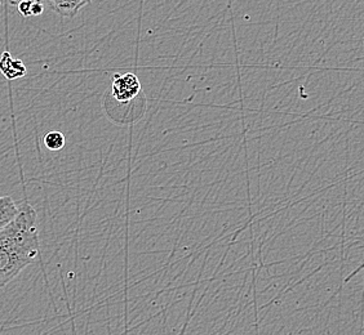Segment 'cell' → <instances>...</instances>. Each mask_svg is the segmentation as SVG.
<instances>
[{"instance_id":"9","label":"cell","mask_w":364,"mask_h":335,"mask_svg":"<svg viewBox=\"0 0 364 335\" xmlns=\"http://www.w3.org/2000/svg\"><path fill=\"white\" fill-rule=\"evenodd\" d=\"M12 6H17L18 3H21V1H30V3H33V1H36V0H8Z\"/></svg>"},{"instance_id":"1","label":"cell","mask_w":364,"mask_h":335,"mask_svg":"<svg viewBox=\"0 0 364 335\" xmlns=\"http://www.w3.org/2000/svg\"><path fill=\"white\" fill-rule=\"evenodd\" d=\"M41 241L36 209L25 203L11 224L0 230V289L31 265L39 256Z\"/></svg>"},{"instance_id":"5","label":"cell","mask_w":364,"mask_h":335,"mask_svg":"<svg viewBox=\"0 0 364 335\" xmlns=\"http://www.w3.org/2000/svg\"><path fill=\"white\" fill-rule=\"evenodd\" d=\"M20 213V205L12 196H0V230L11 224Z\"/></svg>"},{"instance_id":"10","label":"cell","mask_w":364,"mask_h":335,"mask_svg":"<svg viewBox=\"0 0 364 335\" xmlns=\"http://www.w3.org/2000/svg\"><path fill=\"white\" fill-rule=\"evenodd\" d=\"M39 1H42V3H47L48 0H39Z\"/></svg>"},{"instance_id":"3","label":"cell","mask_w":364,"mask_h":335,"mask_svg":"<svg viewBox=\"0 0 364 335\" xmlns=\"http://www.w3.org/2000/svg\"><path fill=\"white\" fill-rule=\"evenodd\" d=\"M91 1L92 0H48L47 3L55 13L65 18H73L79 13L82 8L88 6Z\"/></svg>"},{"instance_id":"8","label":"cell","mask_w":364,"mask_h":335,"mask_svg":"<svg viewBox=\"0 0 364 335\" xmlns=\"http://www.w3.org/2000/svg\"><path fill=\"white\" fill-rule=\"evenodd\" d=\"M17 7H18V13L22 14L23 17H28L30 16V7H31L30 1H21V3L17 4Z\"/></svg>"},{"instance_id":"4","label":"cell","mask_w":364,"mask_h":335,"mask_svg":"<svg viewBox=\"0 0 364 335\" xmlns=\"http://www.w3.org/2000/svg\"><path fill=\"white\" fill-rule=\"evenodd\" d=\"M0 71L9 80H14L26 74V67L21 60L14 58L9 55V52H3L0 57Z\"/></svg>"},{"instance_id":"6","label":"cell","mask_w":364,"mask_h":335,"mask_svg":"<svg viewBox=\"0 0 364 335\" xmlns=\"http://www.w3.org/2000/svg\"><path fill=\"white\" fill-rule=\"evenodd\" d=\"M65 136L58 131H53L46 134L44 137V145L50 151H60L65 147Z\"/></svg>"},{"instance_id":"2","label":"cell","mask_w":364,"mask_h":335,"mask_svg":"<svg viewBox=\"0 0 364 335\" xmlns=\"http://www.w3.org/2000/svg\"><path fill=\"white\" fill-rule=\"evenodd\" d=\"M141 93L140 79L132 72L115 75L112 80V97L119 104H128Z\"/></svg>"},{"instance_id":"7","label":"cell","mask_w":364,"mask_h":335,"mask_svg":"<svg viewBox=\"0 0 364 335\" xmlns=\"http://www.w3.org/2000/svg\"><path fill=\"white\" fill-rule=\"evenodd\" d=\"M44 11V4L42 1L36 0L34 3H31V7H30V16H41Z\"/></svg>"}]
</instances>
